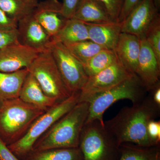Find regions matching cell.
Wrapping results in <instances>:
<instances>
[{
	"mask_svg": "<svg viewBox=\"0 0 160 160\" xmlns=\"http://www.w3.org/2000/svg\"><path fill=\"white\" fill-rule=\"evenodd\" d=\"M37 3H29L23 0H0V9L18 23L32 14Z\"/></svg>",
	"mask_w": 160,
	"mask_h": 160,
	"instance_id": "obj_24",
	"label": "cell"
},
{
	"mask_svg": "<svg viewBox=\"0 0 160 160\" xmlns=\"http://www.w3.org/2000/svg\"><path fill=\"white\" fill-rule=\"evenodd\" d=\"M72 18L88 23L113 22L106 6L100 0H83Z\"/></svg>",
	"mask_w": 160,
	"mask_h": 160,
	"instance_id": "obj_18",
	"label": "cell"
},
{
	"mask_svg": "<svg viewBox=\"0 0 160 160\" xmlns=\"http://www.w3.org/2000/svg\"><path fill=\"white\" fill-rule=\"evenodd\" d=\"M72 54L82 64L90 59L104 49L90 40L82 41L66 46Z\"/></svg>",
	"mask_w": 160,
	"mask_h": 160,
	"instance_id": "obj_25",
	"label": "cell"
},
{
	"mask_svg": "<svg viewBox=\"0 0 160 160\" xmlns=\"http://www.w3.org/2000/svg\"><path fill=\"white\" fill-rule=\"evenodd\" d=\"M158 146L142 147L130 143H122L119 146L118 160H160Z\"/></svg>",
	"mask_w": 160,
	"mask_h": 160,
	"instance_id": "obj_21",
	"label": "cell"
},
{
	"mask_svg": "<svg viewBox=\"0 0 160 160\" xmlns=\"http://www.w3.org/2000/svg\"><path fill=\"white\" fill-rule=\"evenodd\" d=\"M25 160H83L79 147L32 152Z\"/></svg>",
	"mask_w": 160,
	"mask_h": 160,
	"instance_id": "obj_22",
	"label": "cell"
},
{
	"mask_svg": "<svg viewBox=\"0 0 160 160\" xmlns=\"http://www.w3.org/2000/svg\"><path fill=\"white\" fill-rule=\"evenodd\" d=\"M42 51L20 43L0 49V72H16L27 69Z\"/></svg>",
	"mask_w": 160,
	"mask_h": 160,
	"instance_id": "obj_10",
	"label": "cell"
},
{
	"mask_svg": "<svg viewBox=\"0 0 160 160\" xmlns=\"http://www.w3.org/2000/svg\"><path fill=\"white\" fill-rule=\"evenodd\" d=\"M148 132L149 137L157 145L160 141V122L153 120L148 124Z\"/></svg>",
	"mask_w": 160,
	"mask_h": 160,
	"instance_id": "obj_32",
	"label": "cell"
},
{
	"mask_svg": "<svg viewBox=\"0 0 160 160\" xmlns=\"http://www.w3.org/2000/svg\"><path fill=\"white\" fill-rule=\"evenodd\" d=\"M143 0H124L118 18V23H122L129 13Z\"/></svg>",
	"mask_w": 160,
	"mask_h": 160,
	"instance_id": "obj_30",
	"label": "cell"
},
{
	"mask_svg": "<svg viewBox=\"0 0 160 160\" xmlns=\"http://www.w3.org/2000/svg\"><path fill=\"white\" fill-rule=\"evenodd\" d=\"M62 78L71 94L81 91L88 80L82 65L67 48L52 39L49 46Z\"/></svg>",
	"mask_w": 160,
	"mask_h": 160,
	"instance_id": "obj_8",
	"label": "cell"
},
{
	"mask_svg": "<svg viewBox=\"0 0 160 160\" xmlns=\"http://www.w3.org/2000/svg\"><path fill=\"white\" fill-rule=\"evenodd\" d=\"M145 39L160 63V15L155 18L146 31Z\"/></svg>",
	"mask_w": 160,
	"mask_h": 160,
	"instance_id": "obj_26",
	"label": "cell"
},
{
	"mask_svg": "<svg viewBox=\"0 0 160 160\" xmlns=\"http://www.w3.org/2000/svg\"><path fill=\"white\" fill-rule=\"evenodd\" d=\"M27 69L46 95L58 102L71 96L49 49L42 52Z\"/></svg>",
	"mask_w": 160,
	"mask_h": 160,
	"instance_id": "obj_7",
	"label": "cell"
},
{
	"mask_svg": "<svg viewBox=\"0 0 160 160\" xmlns=\"http://www.w3.org/2000/svg\"><path fill=\"white\" fill-rule=\"evenodd\" d=\"M160 114V106L151 94L130 107H123L115 116L104 122L118 145L130 143L142 147L157 146L149 137L148 126Z\"/></svg>",
	"mask_w": 160,
	"mask_h": 160,
	"instance_id": "obj_1",
	"label": "cell"
},
{
	"mask_svg": "<svg viewBox=\"0 0 160 160\" xmlns=\"http://www.w3.org/2000/svg\"><path fill=\"white\" fill-rule=\"evenodd\" d=\"M135 74L148 92L160 83V63L145 38L141 39Z\"/></svg>",
	"mask_w": 160,
	"mask_h": 160,
	"instance_id": "obj_12",
	"label": "cell"
},
{
	"mask_svg": "<svg viewBox=\"0 0 160 160\" xmlns=\"http://www.w3.org/2000/svg\"><path fill=\"white\" fill-rule=\"evenodd\" d=\"M65 46L89 40L88 26L86 23L76 19H66L62 29L52 38Z\"/></svg>",
	"mask_w": 160,
	"mask_h": 160,
	"instance_id": "obj_19",
	"label": "cell"
},
{
	"mask_svg": "<svg viewBox=\"0 0 160 160\" xmlns=\"http://www.w3.org/2000/svg\"><path fill=\"white\" fill-rule=\"evenodd\" d=\"M83 0H63L60 14L66 19L72 18Z\"/></svg>",
	"mask_w": 160,
	"mask_h": 160,
	"instance_id": "obj_29",
	"label": "cell"
},
{
	"mask_svg": "<svg viewBox=\"0 0 160 160\" xmlns=\"http://www.w3.org/2000/svg\"><path fill=\"white\" fill-rule=\"evenodd\" d=\"M20 43L40 51L49 49L52 38L32 14L18 23Z\"/></svg>",
	"mask_w": 160,
	"mask_h": 160,
	"instance_id": "obj_13",
	"label": "cell"
},
{
	"mask_svg": "<svg viewBox=\"0 0 160 160\" xmlns=\"http://www.w3.org/2000/svg\"><path fill=\"white\" fill-rule=\"evenodd\" d=\"M23 1L29 3H37L36 0H23Z\"/></svg>",
	"mask_w": 160,
	"mask_h": 160,
	"instance_id": "obj_36",
	"label": "cell"
},
{
	"mask_svg": "<svg viewBox=\"0 0 160 160\" xmlns=\"http://www.w3.org/2000/svg\"><path fill=\"white\" fill-rule=\"evenodd\" d=\"M28 73L27 69L12 73L0 72V104L19 98L21 87Z\"/></svg>",
	"mask_w": 160,
	"mask_h": 160,
	"instance_id": "obj_20",
	"label": "cell"
},
{
	"mask_svg": "<svg viewBox=\"0 0 160 160\" xmlns=\"http://www.w3.org/2000/svg\"><path fill=\"white\" fill-rule=\"evenodd\" d=\"M141 49V39L129 33L121 32L114 51L119 61L135 74Z\"/></svg>",
	"mask_w": 160,
	"mask_h": 160,
	"instance_id": "obj_14",
	"label": "cell"
},
{
	"mask_svg": "<svg viewBox=\"0 0 160 160\" xmlns=\"http://www.w3.org/2000/svg\"><path fill=\"white\" fill-rule=\"evenodd\" d=\"M18 29H0V49L20 43Z\"/></svg>",
	"mask_w": 160,
	"mask_h": 160,
	"instance_id": "obj_27",
	"label": "cell"
},
{
	"mask_svg": "<svg viewBox=\"0 0 160 160\" xmlns=\"http://www.w3.org/2000/svg\"><path fill=\"white\" fill-rule=\"evenodd\" d=\"M19 98L45 112L59 103L45 94L34 77L29 72L21 87Z\"/></svg>",
	"mask_w": 160,
	"mask_h": 160,
	"instance_id": "obj_15",
	"label": "cell"
},
{
	"mask_svg": "<svg viewBox=\"0 0 160 160\" xmlns=\"http://www.w3.org/2000/svg\"><path fill=\"white\" fill-rule=\"evenodd\" d=\"M151 92V94L152 97V99L156 103L158 106H160V84L159 83L154 88L151 89L150 91Z\"/></svg>",
	"mask_w": 160,
	"mask_h": 160,
	"instance_id": "obj_34",
	"label": "cell"
},
{
	"mask_svg": "<svg viewBox=\"0 0 160 160\" xmlns=\"http://www.w3.org/2000/svg\"><path fill=\"white\" fill-rule=\"evenodd\" d=\"M18 22L11 18L0 9V29L12 30L17 29Z\"/></svg>",
	"mask_w": 160,
	"mask_h": 160,
	"instance_id": "obj_31",
	"label": "cell"
},
{
	"mask_svg": "<svg viewBox=\"0 0 160 160\" xmlns=\"http://www.w3.org/2000/svg\"><path fill=\"white\" fill-rule=\"evenodd\" d=\"M156 8L159 12L160 9V0H152Z\"/></svg>",
	"mask_w": 160,
	"mask_h": 160,
	"instance_id": "obj_35",
	"label": "cell"
},
{
	"mask_svg": "<svg viewBox=\"0 0 160 160\" xmlns=\"http://www.w3.org/2000/svg\"><path fill=\"white\" fill-rule=\"evenodd\" d=\"M118 61L114 50L103 49L82 64L88 77L93 76Z\"/></svg>",
	"mask_w": 160,
	"mask_h": 160,
	"instance_id": "obj_23",
	"label": "cell"
},
{
	"mask_svg": "<svg viewBox=\"0 0 160 160\" xmlns=\"http://www.w3.org/2000/svg\"><path fill=\"white\" fill-rule=\"evenodd\" d=\"M89 106L88 102L78 103L38 140L32 152L78 148L81 133L89 115Z\"/></svg>",
	"mask_w": 160,
	"mask_h": 160,
	"instance_id": "obj_2",
	"label": "cell"
},
{
	"mask_svg": "<svg viewBox=\"0 0 160 160\" xmlns=\"http://www.w3.org/2000/svg\"><path fill=\"white\" fill-rule=\"evenodd\" d=\"M80 92L57 103L45 112L32 123L25 135L17 142L8 146L17 157L26 158L32 152L33 146L44 133L64 115L79 102Z\"/></svg>",
	"mask_w": 160,
	"mask_h": 160,
	"instance_id": "obj_4",
	"label": "cell"
},
{
	"mask_svg": "<svg viewBox=\"0 0 160 160\" xmlns=\"http://www.w3.org/2000/svg\"><path fill=\"white\" fill-rule=\"evenodd\" d=\"M106 6L110 19L113 22L118 23V18L124 0H100Z\"/></svg>",
	"mask_w": 160,
	"mask_h": 160,
	"instance_id": "obj_28",
	"label": "cell"
},
{
	"mask_svg": "<svg viewBox=\"0 0 160 160\" xmlns=\"http://www.w3.org/2000/svg\"><path fill=\"white\" fill-rule=\"evenodd\" d=\"M79 147L83 160H118L119 147L104 122L95 120L85 123Z\"/></svg>",
	"mask_w": 160,
	"mask_h": 160,
	"instance_id": "obj_5",
	"label": "cell"
},
{
	"mask_svg": "<svg viewBox=\"0 0 160 160\" xmlns=\"http://www.w3.org/2000/svg\"><path fill=\"white\" fill-rule=\"evenodd\" d=\"M148 92L136 74L116 86L93 96L88 101L89 112L87 122L98 120L102 122L103 114L111 105L119 100L128 99L132 104L144 98Z\"/></svg>",
	"mask_w": 160,
	"mask_h": 160,
	"instance_id": "obj_6",
	"label": "cell"
},
{
	"mask_svg": "<svg viewBox=\"0 0 160 160\" xmlns=\"http://www.w3.org/2000/svg\"><path fill=\"white\" fill-rule=\"evenodd\" d=\"M45 111L19 98L0 104V138L9 146L25 135L32 123Z\"/></svg>",
	"mask_w": 160,
	"mask_h": 160,
	"instance_id": "obj_3",
	"label": "cell"
},
{
	"mask_svg": "<svg viewBox=\"0 0 160 160\" xmlns=\"http://www.w3.org/2000/svg\"><path fill=\"white\" fill-rule=\"evenodd\" d=\"M134 74L118 60L98 74L88 78L80 91L79 102H88L93 96L116 86Z\"/></svg>",
	"mask_w": 160,
	"mask_h": 160,
	"instance_id": "obj_9",
	"label": "cell"
},
{
	"mask_svg": "<svg viewBox=\"0 0 160 160\" xmlns=\"http://www.w3.org/2000/svg\"><path fill=\"white\" fill-rule=\"evenodd\" d=\"M86 23L89 40L104 49L114 50L122 32L121 23Z\"/></svg>",
	"mask_w": 160,
	"mask_h": 160,
	"instance_id": "obj_17",
	"label": "cell"
},
{
	"mask_svg": "<svg viewBox=\"0 0 160 160\" xmlns=\"http://www.w3.org/2000/svg\"><path fill=\"white\" fill-rule=\"evenodd\" d=\"M0 160H20L0 138Z\"/></svg>",
	"mask_w": 160,
	"mask_h": 160,
	"instance_id": "obj_33",
	"label": "cell"
},
{
	"mask_svg": "<svg viewBox=\"0 0 160 160\" xmlns=\"http://www.w3.org/2000/svg\"><path fill=\"white\" fill-rule=\"evenodd\" d=\"M160 14L152 0H143L121 23L122 32L145 38L147 29Z\"/></svg>",
	"mask_w": 160,
	"mask_h": 160,
	"instance_id": "obj_11",
	"label": "cell"
},
{
	"mask_svg": "<svg viewBox=\"0 0 160 160\" xmlns=\"http://www.w3.org/2000/svg\"><path fill=\"white\" fill-rule=\"evenodd\" d=\"M61 7L62 4L53 0L52 5L39 6L32 12L35 19L52 39L62 29L66 20L60 14Z\"/></svg>",
	"mask_w": 160,
	"mask_h": 160,
	"instance_id": "obj_16",
	"label": "cell"
}]
</instances>
